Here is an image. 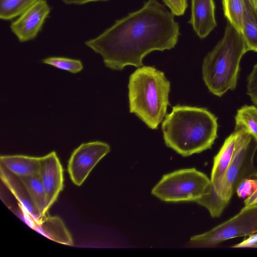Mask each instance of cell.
<instances>
[{
    "label": "cell",
    "instance_id": "obj_29",
    "mask_svg": "<svg viewBox=\"0 0 257 257\" xmlns=\"http://www.w3.org/2000/svg\"><path fill=\"white\" fill-rule=\"evenodd\" d=\"M255 11H256V13L257 14V0H256V5H255Z\"/></svg>",
    "mask_w": 257,
    "mask_h": 257
},
{
    "label": "cell",
    "instance_id": "obj_10",
    "mask_svg": "<svg viewBox=\"0 0 257 257\" xmlns=\"http://www.w3.org/2000/svg\"><path fill=\"white\" fill-rule=\"evenodd\" d=\"M39 174L46 192L49 210L64 188L63 169L55 151L41 157Z\"/></svg>",
    "mask_w": 257,
    "mask_h": 257
},
{
    "label": "cell",
    "instance_id": "obj_13",
    "mask_svg": "<svg viewBox=\"0 0 257 257\" xmlns=\"http://www.w3.org/2000/svg\"><path fill=\"white\" fill-rule=\"evenodd\" d=\"M0 175L2 182L19 202L21 209L25 211L35 221L30 226L34 223L40 222L42 218L20 177L10 172L1 164Z\"/></svg>",
    "mask_w": 257,
    "mask_h": 257
},
{
    "label": "cell",
    "instance_id": "obj_20",
    "mask_svg": "<svg viewBox=\"0 0 257 257\" xmlns=\"http://www.w3.org/2000/svg\"><path fill=\"white\" fill-rule=\"evenodd\" d=\"M224 15L227 21L240 33L244 9V0H222Z\"/></svg>",
    "mask_w": 257,
    "mask_h": 257
},
{
    "label": "cell",
    "instance_id": "obj_7",
    "mask_svg": "<svg viewBox=\"0 0 257 257\" xmlns=\"http://www.w3.org/2000/svg\"><path fill=\"white\" fill-rule=\"evenodd\" d=\"M257 233V205L244 206L235 215L207 232L192 236L188 245L207 248L234 238Z\"/></svg>",
    "mask_w": 257,
    "mask_h": 257
},
{
    "label": "cell",
    "instance_id": "obj_14",
    "mask_svg": "<svg viewBox=\"0 0 257 257\" xmlns=\"http://www.w3.org/2000/svg\"><path fill=\"white\" fill-rule=\"evenodd\" d=\"M31 227L55 242L72 246V236L63 220L58 216L48 214L40 222L34 223Z\"/></svg>",
    "mask_w": 257,
    "mask_h": 257
},
{
    "label": "cell",
    "instance_id": "obj_17",
    "mask_svg": "<svg viewBox=\"0 0 257 257\" xmlns=\"http://www.w3.org/2000/svg\"><path fill=\"white\" fill-rule=\"evenodd\" d=\"M20 178L25 184L32 202L43 219L48 214L49 210L47 206L46 192L39 174Z\"/></svg>",
    "mask_w": 257,
    "mask_h": 257
},
{
    "label": "cell",
    "instance_id": "obj_1",
    "mask_svg": "<svg viewBox=\"0 0 257 257\" xmlns=\"http://www.w3.org/2000/svg\"><path fill=\"white\" fill-rule=\"evenodd\" d=\"M174 16L157 0H148L140 9L116 21L85 44L100 54L111 69L121 70L128 65L140 67L151 52L175 47L180 27Z\"/></svg>",
    "mask_w": 257,
    "mask_h": 257
},
{
    "label": "cell",
    "instance_id": "obj_8",
    "mask_svg": "<svg viewBox=\"0 0 257 257\" xmlns=\"http://www.w3.org/2000/svg\"><path fill=\"white\" fill-rule=\"evenodd\" d=\"M110 151L109 145L101 141L82 143L72 153L67 171L74 185L80 186L97 164Z\"/></svg>",
    "mask_w": 257,
    "mask_h": 257
},
{
    "label": "cell",
    "instance_id": "obj_19",
    "mask_svg": "<svg viewBox=\"0 0 257 257\" xmlns=\"http://www.w3.org/2000/svg\"><path fill=\"white\" fill-rule=\"evenodd\" d=\"M39 0H0V18L10 20L20 16Z\"/></svg>",
    "mask_w": 257,
    "mask_h": 257
},
{
    "label": "cell",
    "instance_id": "obj_12",
    "mask_svg": "<svg viewBox=\"0 0 257 257\" xmlns=\"http://www.w3.org/2000/svg\"><path fill=\"white\" fill-rule=\"evenodd\" d=\"M240 134V130H234L233 133L225 139L219 151L214 157L210 178L211 187L208 193L214 192L218 189L232 161Z\"/></svg>",
    "mask_w": 257,
    "mask_h": 257
},
{
    "label": "cell",
    "instance_id": "obj_4",
    "mask_svg": "<svg viewBox=\"0 0 257 257\" xmlns=\"http://www.w3.org/2000/svg\"><path fill=\"white\" fill-rule=\"evenodd\" d=\"M247 51L241 33L227 21L222 39L202 64L203 79L211 93L221 97L228 90L235 89L240 62Z\"/></svg>",
    "mask_w": 257,
    "mask_h": 257
},
{
    "label": "cell",
    "instance_id": "obj_22",
    "mask_svg": "<svg viewBox=\"0 0 257 257\" xmlns=\"http://www.w3.org/2000/svg\"><path fill=\"white\" fill-rule=\"evenodd\" d=\"M256 187V178H246L239 184L236 192L239 197L245 199L253 193Z\"/></svg>",
    "mask_w": 257,
    "mask_h": 257
},
{
    "label": "cell",
    "instance_id": "obj_18",
    "mask_svg": "<svg viewBox=\"0 0 257 257\" xmlns=\"http://www.w3.org/2000/svg\"><path fill=\"white\" fill-rule=\"evenodd\" d=\"M234 130L243 128L257 142V107L245 105L237 110Z\"/></svg>",
    "mask_w": 257,
    "mask_h": 257
},
{
    "label": "cell",
    "instance_id": "obj_24",
    "mask_svg": "<svg viewBox=\"0 0 257 257\" xmlns=\"http://www.w3.org/2000/svg\"><path fill=\"white\" fill-rule=\"evenodd\" d=\"M175 16L184 14L188 7V0H162Z\"/></svg>",
    "mask_w": 257,
    "mask_h": 257
},
{
    "label": "cell",
    "instance_id": "obj_11",
    "mask_svg": "<svg viewBox=\"0 0 257 257\" xmlns=\"http://www.w3.org/2000/svg\"><path fill=\"white\" fill-rule=\"evenodd\" d=\"M215 8L213 0H191L188 23L201 39L206 37L217 26Z\"/></svg>",
    "mask_w": 257,
    "mask_h": 257
},
{
    "label": "cell",
    "instance_id": "obj_16",
    "mask_svg": "<svg viewBox=\"0 0 257 257\" xmlns=\"http://www.w3.org/2000/svg\"><path fill=\"white\" fill-rule=\"evenodd\" d=\"M241 34L248 51L257 52V14L250 0H244Z\"/></svg>",
    "mask_w": 257,
    "mask_h": 257
},
{
    "label": "cell",
    "instance_id": "obj_2",
    "mask_svg": "<svg viewBox=\"0 0 257 257\" xmlns=\"http://www.w3.org/2000/svg\"><path fill=\"white\" fill-rule=\"evenodd\" d=\"M217 117L206 108L173 107L162 124L166 145L183 157L211 149L217 138Z\"/></svg>",
    "mask_w": 257,
    "mask_h": 257
},
{
    "label": "cell",
    "instance_id": "obj_21",
    "mask_svg": "<svg viewBox=\"0 0 257 257\" xmlns=\"http://www.w3.org/2000/svg\"><path fill=\"white\" fill-rule=\"evenodd\" d=\"M42 62L44 64L72 73H78L83 68L80 60L65 57H51L43 59Z\"/></svg>",
    "mask_w": 257,
    "mask_h": 257
},
{
    "label": "cell",
    "instance_id": "obj_27",
    "mask_svg": "<svg viewBox=\"0 0 257 257\" xmlns=\"http://www.w3.org/2000/svg\"><path fill=\"white\" fill-rule=\"evenodd\" d=\"M66 4L83 5L92 2H97L107 0H61Z\"/></svg>",
    "mask_w": 257,
    "mask_h": 257
},
{
    "label": "cell",
    "instance_id": "obj_6",
    "mask_svg": "<svg viewBox=\"0 0 257 257\" xmlns=\"http://www.w3.org/2000/svg\"><path fill=\"white\" fill-rule=\"evenodd\" d=\"M210 179L195 168L184 169L164 175L151 193L165 202H197L210 190Z\"/></svg>",
    "mask_w": 257,
    "mask_h": 257
},
{
    "label": "cell",
    "instance_id": "obj_3",
    "mask_svg": "<svg viewBox=\"0 0 257 257\" xmlns=\"http://www.w3.org/2000/svg\"><path fill=\"white\" fill-rule=\"evenodd\" d=\"M129 109L149 128L157 129L166 115L170 82L164 72L143 66L131 74L128 84Z\"/></svg>",
    "mask_w": 257,
    "mask_h": 257
},
{
    "label": "cell",
    "instance_id": "obj_30",
    "mask_svg": "<svg viewBox=\"0 0 257 257\" xmlns=\"http://www.w3.org/2000/svg\"><path fill=\"white\" fill-rule=\"evenodd\" d=\"M256 179H257V177H256Z\"/></svg>",
    "mask_w": 257,
    "mask_h": 257
},
{
    "label": "cell",
    "instance_id": "obj_15",
    "mask_svg": "<svg viewBox=\"0 0 257 257\" xmlns=\"http://www.w3.org/2000/svg\"><path fill=\"white\" fill-rule=\"evenodd\" d=\"M41 157L22 155H2L0 163L8 170L19 177H25L39 173Z\"/></svg>",
    "mask_w": 257,
    "mask_h": 257
},
{
    "label": "cell",
    "instance_id": "obj_23",
    "mask_svg": "<svg viewBox=\"0 0 257 257\" xmlns=\"http://www.w3.org/2000/svg\"><path fill=\"white\" fill-rule=\"evenodd\" d=\"M247 94L253 103L257 105V63L247 79Z\"/></svg>",
    "mask_w": 257,
    "mask_h": 257
},
{
    "label": "cell",
    "instance_id": "obj_9",
    "mask_svg": "<svg viewBox=\"0 0 257 257\" xmlns=\"http://www.w3.org/2000/svg\"><path fill=\"white\" fill-rule=\"evenodd\" d=\"M50 12L47 1L39 0L12 23L11 30L21 42L33 40L41 30Z\"/></svg>",
    "mask_w": 257,
    "mask_h": 257
},
{
    "label": "cell",
    "instance_id": "obj_5",
    "mask_svg": "<svg viewBox=\"0 0 257 257\" xmlns=\"http://www.w3.org/2000/svg\"><path fill=\"white\" fill-rule=\"evenodd\" d=\"M238 130L240 134L232 161L218 189L214 192L208 193L196 202L205 207L214 218L221 215L243 180L257 177V169L253 162L257 142L243 128Z\"/></svg>",
    "mask_w": 257,
    "mask_h": 257
},
{
    "label": "cell",
    "instance_id": "obj_26",
    "mask_svg": "<svg viewBox=\"0 0 257 257\" xmlns=\"http://www.w3.org/2000/svg\"><path fill=\"white\" fill-rule=\"evenodd\" d=\"M245 206H251L257 205V187L253 193L244 201Z\"/></svg>",
    "mask_w": 257,
    "mask_h": 257
},
{
    "label": "cell",
    "instance_id": "obj_28",
    "mask_svg": "<svg viewBox=\"0 0 257 257\" xmlns=\"http://www.w3.org/2000/svg\"><path fill=\"white\" fill-rule=\"evenodd\" d=\"M253 7L255 8L256 5V0H250Z\"/></svg>",
    "mask_w": 257,
    "mask_h": 257
},
{
    "label": "cell",
    "instance_id": "obj_25",
    "mask_svg": "<svg viewBox=\"0 0 257 257\" xmlns=\"http://www.w3.org/2000/svg\"><path fill=\"white\" fill-rule=\"evenodd\" d=\"M232 248H257V233L251 234L241 242L231 246Z\"/></svg>",
    "mask_w": 257,
    "mask_h": 257
}]
</instances>
